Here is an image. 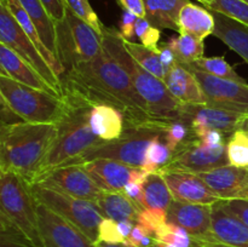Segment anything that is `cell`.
I'll return each instance as SVG.
<instances>
[{
  "label": "cell",
  "mask_w": 248,
  "mask_h": 247,
  "mask_svg": "<svg viewBox=\"0 0 248 247\" xmlns=\"http://www.w3.org/2000/svg\"><path fill=\"white\" fill-rule=\"evenodd\" d=\"M61 82L63 92L77 94L92 106L115 107L125 116L126 126L170 123L153 118L130 75L104 48L94 60L65 69Z\"/></svg>",
  "instance_id": "obj_1"
},
{
  "label": "cell",
  "mask_w": 248,
  "mask_h": 247,
  "mask_svg": "<svg viewBox=\"0 0 248 247\" xmlns=\"http://www.w3.org/2000/svg\"><path fill=\"white\" fill-rule=\"evenodd\" d=\"M63 98L65 101V111L57 123V136L31 184L52 170L78 165L90 148L103 142L94 135L90 125V113L93 106L69 92H63Z\"/></svg>",
  "instance_id": "obj_2"
},
{
  "label": "cell",
  "mask_w": 248,
  "mask_h": 247,
  "mask_svg": "<svg viewBox=\"0 0 248 247\" xmlns=\"http://www.w3.org/2000/svg\"><path fill=\"white\" fill-rule=\"evenodd\" d=\"M57 131V124L21 121L1 126L0 171L14 172L31 184Z\"/></svg>",
  "instance_id": "obj_3"
},
{
  "label": "cell",
  "mask_w": 248,
  "mask_h": 247,
  "mask_svg": "<svg viewBox=\"0 0 248 247\" xmlns=\"http://www.w3.org/2000/svg\"><path fill=\"white\" fill-rule=\"evenodd\" d=\"M102 45L104 51L127 72L136 90L144 101L153 118L160 121L183 120L184 104L174 98L165 81L154 77L140 67L124 45L120 31L110 27H103Z\"/></svg>",
  "instance_id": "obj_4"
},
{
  "label": "cell",
  "mask_w": 248,
  "mask_h": 247,
  "mask_svg": "<svg viewBox=\"0 0 248 247\" xmlns=\"http://www.w3.org/2000/svg\"><path fill=\"white\" fill-rule=\"evenodd\" d=\"M0 98L27 123L57 124L65 111L62 96L27 86L2 75H0Z\"/></svg>",
  "instance_id": "obj_5"
},
{
  "label": "cell",
  "mask_w": 248,
  "mask_h": 247,
  "mask_svg": "<svg viewBox=\"0 0 248 247\" xmlns=\"http://www.w3.org/2000/svg\"><path fill=\"white\" fill-rule=\"evenodd\" d=\"M36 206L26 179L14 172L0 171V213L6 216L34 247H44Z\"/></svg>",
  "instance_id": "obj_6"
},
{
  "label": "cell",
  "mask_w": 248,
  "mask_h": 247,
  "mask_svg": "<svg viewBox=\"0 0 248 247\" xmlns=\"http://www.w3.org/2000/svg\"><path fill=\"white\" fill-rule=\"evenodd\" d=\"M170 123L159 125L126 126L125 131L119 138L114 140H103L99 144L90 148L82 155L78 165L97 159H109L123 162L128 166L142 167L149 144L156 137L164 138L165 130Z\"/></svg>",
  "instance_id": "obj_7"
},
{
  "label": "cell",
  "mask_w": 248,
  "mask_h": 247,
  "mask_svg": "<svg viewBox=\"0 0 248 247\" xmlns=\"http://www.w3.org/2000/svg\"><path fill=\"white\" fill-rule=\"evenodd\" d=\"M31 189L36 202L44 203L62 216L68 222L79 228L92 242L97 244L98 228L104 219V216L96 203L65 195L39 184H31Z\"/></svg>",
  "instance_id": "obj_8"
},
{
  "label": "cell",
  "mask_w": 248,
  "mask_h": 247,
  "mask_svg": "<svg viewBox=\"0 0 248 247\" xmlns=\"http://www.w3.org/2000/svg\"><path fill=\"white\" fill-rule=\"evenodd\" d=\"M57 34L64 69L94 60L103 51L101 34L70 10H67L65 21L57 24Z\"/></svg>",
  "instance_id": "obj_9"
},
{
  "label": "cell",
  "mask_w": 248,
  "mask_h": 247,
  "mask_svg": "<svg viewBox=\"0 0 248 247\" xmlns=\"http://www.w3.org/2000/svg\"><path fill=\"white\" fill-rule=\"evenodd\" d=\"M0 44L9 46L17 55L24 58L58 93L63 96L61 79L22 29L4 0H0Z\"/></svg>",
  "instance_id": "obj_10"
},
{
  "label": "cell",
  "mask_w": 248,
  "mask_h": 247,
  "mask_svg": "<svg viewBox=\"0 0 248 247\" xmlns=\"http://www.w3.org/2000/svg\"><path fill=\"white\" fill-rule=\"evenodd\" d=\"M184 67L190 70L198 79L206 97V106L248 115L247 82L213 77L189 64Z\"/></svg>",
  "instance_id": "obj_11"
},
{
  "label": "cell",
  "mask_w": 248,
  "mask_h": 247,
  "mask_svg": "<svg viewBox=\"0 0 248 247\" xmlns=\"http://www.w3.org/2000/svg\"><path fill=\"white\" fill-rule=\"evenodd\" d=\"M230 165L227 144L218 148L205 147L199 138H193L172 155L169 164L156 172L183 171L189 173H203Z\"/></svg>",
  "instance_id": "obj_12"
},
{
  "label": "cell",
  "mask_w": 248,
  "mask_h": 247,
  "mask_svg": "<svg viewBox=\"0 0 248 247\" xmlns=\"http://www.w3.org/2000/svg\"><path fill=\"white\" fill-rule=\"evenodd\" d=\"M34 184L53 189L56 191L96 202L103 190L98 188L82 165H68L46 173Z\"/></svg>",
  "instance_id": "obj_13"
},
{
  "label": "cell",
  "mask_w": 248,
  "mask_h": 247,
  "mask_svg": "<svg viewBox=\"0 0 248 247\" xmlns=\"http://www.w3.org/2000/svg\"><path fill=\"white\" fill-rule=\"evenodd\" d=\"M44 247H96L79 228L44 203L36 206Z\"/></svg>",
  "instance_id": "obj_14"
},
{
  "label": "cell",
  "mask_w": 248,
  "mask_h": 247,
  "mask_svg": "<svg viewBox=\"0 0 248 247\" xmlns=\"http://www.w3.org/2000/svg\"><path fill=\"white\" fill-rule=\"evenodd\" d=\"M244 114L210 106L184 104L183 121L188 123L196 138H200L206 131L217 130L223 133H234L240 130Z\"/></svg>",
  "instance_id": "obj_15"
},
{
  "label": "cell",
  "mask_w": 248,
  "mask_h": 247,
  "mask_svg": "<svg viewBox=\"0 0 248 247\" xmlns=\"http://www.w3.org/2000/svg\"><path fill=\"white\" fill-rule=\"evenodd\" d=\"M212 206L172 201L167 211V222L184 228L199 241L212 239Z\"/></svg>",
  "instance_id": "obj_16"
},
{
  "label": "cell",
  "mask_w": 248,
  "mask_h": 247,
  "mask_svg": "<svg viewBox=\"0 0 248 247\" xmlns=\"http://www.w3.org/2000/svg\"><path fill=\"white\" fill-rule=\"evenodd\" d=\"M159 173L164 176L173 200L201 205H215L220 201L199 174L183 171H166Z\"/></svg>",
  "instance_id": "obj_17"
},
{
  "label": "cell",
  "mask_w": 248,
  "mask_h": 247,
  "mask_svg": "<svg viewBox=\"0 0 248 247\" xmlns=\"http://www.w3.org/2000/svg\"><path fill=\"white\" fill-rule=\"evenodd\" d=\"M220 200H248V169L232 165L198 173Z\"/></svg>",
  "instance_id": "obj_18"
},
{
  "label": "cell",
  "mask_w": 248,
  "mask_h": 247,
  "mask_svg": "<svg viewBox=\"0 0 248 247\" xmlns=\"http://www.w3.org/2000/svg\"><path fill=\"white\" fill-rule=\"evenodd\" d=\"M0 75L27 86L62 96L39 74L33 65L4 44H0Z\"/></svg>",
  "instance_id": "obj_19"
},
{
  "label": "cell",
  "mask_w": 248,
  "mask_h": 247,
  "mask_svg": "<svg viewBox=\"0 0 248 247\" xmlns=\"http://www.w3.org/2000/svg\"><path fill=\"white\" fill-rule=\"evenodd\" d=\"M230 247H248V227L223 206L222 200L212 206V239Z\"/></svg>",
  "instance_id": "obj_20"
},
{
  "label": "cell",
  "mask_w": 248,
  "mask_h": 247,
  "mask_svg": "<svg viewBox=\"0 0 248 247\" xmlns=\"http://www.w3.org/2000/svg\"><path fill=\"white\" fill-rule=\"evenodd\" d=\"M81 165L98 188L107 193L124 191L132 171V166L109 159L92 160Z\"/></svg>",
  "instance_id": "obj_21"
},
{
  "label": "cell",
  "mask_w": 248,
  "mask_h": 247,
  "mask_svg": "<svg viewBox=\"0 0 248 247\" xmlns=\"http://www.w3.org/2000/svg\"><path fill=\"white\" fill-rule=\"evenodd\" d=\"M165 84L172 96L183 104H206V97L195 75L179 63L170 68Z\"/></svg>",
  "instance_id": "obj_22"
},
{
  "label": "cell",
  "mask_w": 248,
  "mask_h": 247,
  "mask_svg": "<svg viewBox=\"0 0 248 247\" xmlns=\"http://www.w3.org/2000/svg\"><path fill=\"white\" fill-rule=\"evenodd\" d=\"M212 14L216 19L213 35L248 63V27L222 12L212 11Z\"/></svg>",
  "instance_id": "obj_23"
},
{
  "label": "cell",
  "mask_w": 248,
  "mask_h": 247,
  "mask_svg": "<svg viewBox=\"0 0 248 247\" xmlns=\"http://www.w3.org/2000/svg\"><path fill=\"white\" fill-rule=\"evenodd\" d=\"M90 125L99 139L114 140L124 133L126 121L124 114L115 107L97 104L90 113Z\"/></svg>",
  "instance_id": "obj_24"
},
{
  "label": "cell",
  "mask_w": 248,
  "mask_h": 247,
  "mask_svg": "<svg viewBox=\"0 0 248 247\" xmlns=\"http://www.w3.org/2000/svg\"><path fill=\"white\" fill-rule=\"evenodd\" d=\"M178 26L179 34H191L201 40H205L215 31L216 19L212 11L189 1L179 12Z\"/></svg>",
  "instance_id": "obj_25"
},
{
  "label": "cell",
  "mask_w": 248,
  "mask_h": 247,
  "mask_svg": "<svg viewBox=\"0 0 248 247\" xmlns=\"http://www.w3.org/2000/svg\"><path fill=\"white\" fill-rule=\"evenodd\" d=\"M27 14L35 24L41 40L44 41L46 47L53 53L56 58L61 61L60 43H58L57 26L48 15L41 0H18ZM62 62V61H61ZM63 64V63H62Z\"/></svg>",
  "instance_id": "obj_26"
},
{
  "label": "cell",
  "mask_w": 248,
  "mask_h": 247,
  "mask_svg": "<svg viewBox=\"0 0 248 247\" xmlns=\"http://www.w3.org/2000/svg\"><path fill=\"white\" fill-rule=\"evenodd\" d=\"M99 211L104 218L121 222V220H131L137 223L138 216H140V206L128 198L124 191H116V193H107L103 191L96 202Z\"/></svg>",
  "instance_id": "obj_27"
},
{
  "label": "cell",
  "mask_w": 248,
  "mask_h": 247,
  "mask_svg": "<svg viewBox=\"0 0 248 247\" xmlns=\"http://www.w3.org/2000/svg\"><path fill=\"white\" fill-rule=\"evenodd\" d=\"M4 1L6 2L7 7H9V10L11 11V14L14 15V17L16 18V21L18 22L19 26L22 27V29L26 31L27 35L31 38V40L33 41L34 45L36 46V48L39 50V52L43 55V57L45 58L46 62L50 64V67L52 68L53 72L56 73V75H57V77L61 79L65 72L64 65L62 64V62H61L58 58H56L55 56H53V53L51 52L47 47H46L45 44H44V41L41 40L40 34H39L35 24L33 23L31 18L29 17V15L27 14L26 10L23 9V6L21 5V2H19L18 0H4Z\"/></svg>",
  "instance_id": "obj_28"
},
{
  "label": "cell",
  "mask_w": 248,
  "mask_h": 247,
  "mask_svg": "<svg viewBox=\"0 0 248 247\" xmlns=\"http://www.w3.org/2000/svg\"><path fill=\"white\" fill-rule=\"evenodd\" d=\"M188 2L189 0H143L145 18L159 29L179 31V12Z\"/></svg>",
  "instance_id": "obj_29"
},
{
  "label": "cell",
  "mask_w": 248,
  "mask_h": 247,
  "mask_svg": "<svg viewBox=\"0 0 248 247\" xmlns=\"http://www.w3.org/2000/svg\"><path fill=\"white\" fill-rule=\"evenodd\" d=\"M172 201H173V196L164 176L159 172L150 173L143 183V194L137 201L140 208L142 210L156 208V210L169 211Z\"/></svg>",
  "instance_id": "obj_30"
},
{
  "label": "cell",
  "mask_w": 248,
  "mask_h": 247,
  "mask_svg": "<svg viewBox=\"0 0 248 247\" xmlns=\"http://www.w3.org/2000/svg\"><path fill=\"white\" fill-rule=\"evenodd\" d=\"M176 56L177 63L182 65L190 64L203 57L205 43L191 34H179V36H171L165 41Z\"/></svg>",
  "instance_id": "obj_31"
},
{
  "label": "cell",
  "mask_w": 248,
  "mask_h": 247,
  "mask_svg": "<svg viewBox=\"0 0 248 247\" xmlns=\"http://www.w3.org/2000/svg\"><path fill=\"white\" fill-rule=\"evenodd\" d=\"M124 45H125L126 50L130 52V55L135 58L136 62L140 67L144 68L147 72H149L154 77H159L160 80L165 81L169 69L162 64L159 53L156 51V47H147V46L142 45V44L126 40L125 38H124Z\"/></svg>",
  "instance_id": "obj_32"
},
{
  "label": "cell",
  "mask_w": 248,
  "mask_h": 247,
  "mask_svg": "<svg viewBox=\"0 0 248 247\" xmlns=\"http://www.w3.org/2000/svg\"><path fill=\"white\" fill-rule=\"evenodd\" d=\"M189 65L201 70L203 73L213 75L217 77H223V79L235 80V81L246 82L244 77H240L234 68L227 62L223 57H201L194 63H190Z\"/></svg>",
  "instance_id": "obj_33"
},
{
  "label": "cell",
  "mask_w": 248,
  "mask_h": 247,
  "mask_svg": "<svg viewBox=\"0 0 248 247\" xmlns=\"http://www.w3.org/2000/svg\"><path fill=\"white\" fill-rule=\"evenodd\" d=\"M155 239L174 247H201L184 228L166 222L155 232Z\"/></svg>",
  "instance_id": "obj_34"
},
{
  "label": "cell",
  "mask_w": 248,
  "mask_h": 247,
  "mask_svg": "<svg viewBox=\"0 0 248 247\" xmlns=\"http://www.w3.org/2000/svg\"><path fill=\"white\" fill-rule=\"evenodd\" d=\"M162 137H156L152 140L145 153V160L142 169L145 170L148 173H154L159 171L162 166L169 164L172 159V152L169 145L162 140Z\"/></svg>",
  "instance_id": "obj_35"
},
{
  "label": "cell",
  "mask_w": 248,
  "mask_h": 247,
  "mask_svg": "<svg viewBox=\"0 0 248 247\" xmlns=\"http://www.w3.org/2000/svg\"><path fill=\"white\" fill-rule=\"evenodd\" d=\"M230 165L248 167V135L241 130L235 131L227 143Z\"/></svg>",
  "instance_id": "obj_36"
},
{
  "label": "cell",
  "mask_w": 248,
  "mask_h": 247,
  "mask_svg": "<svg viewBox=\"0 0 248 247\" xmlns=\"http://www.w3.org/2000/svg\"><path fill=\"white\" fill-rule=\"evenodd\" d=\"M193 138H195V135L190 125L183 120L171 121L165 130L164 140L171 149L172 154Z\"/></svg>",
  "instance_id": "obj_37"
},
{
  "label": "cell",
  "mask_w": 248,
  "mask_h": 247,
  "mask_svg": "<svg viewBox=\"0 0 248 247\" xmlns=\"http://www.w3.org/2000/svg\"><path fill=\"white\" fill-rule=\"evenodd\" d=\"M0 232L1 247H34L28 237L2 213H0Z\"/></svg>",
  "instance_id": "obj_38"
},
{
  "label": "cell",
  "mask_w": 248,
  "mask_h": 247,
  "mask_svg": "<svg viewBox=\"0 0 248 247\" xmlns=\"http://www.w3.org/2000/svg\"><path fill=\"white\" fill-rule=\"evenodd\" d=\"M207 9L222 12L248 27V4L244 0H215Z\"/></svg>",
  "instance_id": "obj_39"
},
{
  "label": "cell",
  "mask_w": 248,
  "mask_h": 247,
  "mask_svg": "<svg viewBox=\"0 0 248 247\" xmlns=\"http://www.w3.org/2000/svg\"><path fill=\"white\" fill-rule=\"evenodd\" d=\"M64 2L67 5L68 10H70L73 14H75L78 17L87 22L97 33L102 35L104 26L101 19H99V17L97 16L96 12H94V10L92 9L89 0H64Z\"/></svg>",
  "instance_id": "obj_40"
},
{
  "label": "cell",
  "mask_w": 248,
  "mask_h": 247,
  "mask_svg": "<svg viewBox=\"0 0 248 247\" xmlns=\"http://www.w3.org/2000/svg\"><path fill=\"white\" fill-rule=\"evenodd\" d=\"M167 222V211L156 208H144L138 216L137 224H140L150 236L155 237V232Z\"/></svg>",
  "instance_id": "obj_41"
},
{
  "label": "cell",
  "mask_w": 248,
  "mask_h": 247,
  "mask_svg": "<svg viewBox=\"0 0 248 247\" xmlns=\"http://www.w3.org/2000/svg\"><path fill=\"white\" fill-rule=\"evenodd\" d=\"M135 33L136 36L142 43V45L150 48H155L159 46L161 31H160L159 28L153 26L147 18H140V17H138L137 22H136Z\"/></svg>",
  "instance_id": "obj_42"
},
{
  "label": "cell",
  "mask_w": 248,
  "mask_h": 247,
  "mask_svg": "<svg viewBox=\"0 0 248 247\" xmlns=\"http://www.w3.org/2000/svg\"><path fill=\"white\" fill-rule=\"evenodd\" d=\"M98 241L107 242V244H121L125 242L126 239L121 235L116 220L104 218L98 228Z\"/></svg>",
  "instance_id": "obj_43"
},
{
  "label": "cell",
  "mask_w": 248,
  "mask_h": 247,
  "mask_svg": "<svg viewBox=\"0 0 248 247\" xmlns=\"http://www.w3.org/2000/svg\"><path fill=\"white\" fill-rule=\"evenodd\" d=\"M45 9L47 10L48 15L53 22L57 24L63 23L67 18V5H65L64 0H41Z\"/></svg>",
  "instance_id": "obj_44"
},
{
  "label": "cell",
  "mask_w": 248,
  "mask_h": 247,
  "mask_svg": "<svg viewBox=\"0 0 248 247\" xmlns=\"http://www.w3.org/2000/svg\"><path fill=\"white\" fill-rule=\"evenodd\" d=\"M138 16H136L133 12L128 11V10H124L123 15H121L120 19V34L126 39L130 40L136 35L135 28H136V22H137Z\"/></svg>",
  "instance_id": "obj_45"
},
{
  "label": "cell",
  "mask_w": 248,
  "mask_h": 247,
  "mask_svg": "<svg viewBox=\"0 0 248 247\" xmlns=\"http://www.w3.org/2000/svg\"><path fill=\"white\" fill-rule=\"evenodd\" d=\"M222 203L248 227V200H222Z\"/></svg>",
  "instance_id": "obj_46"
},
{
  "label": "cell",
  "mask_w": 248,
  "mask_h": 247,
  "mask_svg": "<svg viewBox=\"0 0 248 247\" xmlns=\"http://www.w3.org/2000/svg\"><path fill=\"white\" fill-rule=\"evenodd\" d=\"M199 139H200V142L202 143L205 147H208V148H218L227 144L224 138V133L217 130L206 131V132L203 133Z\"/></svg>",
  "instance_id": "obj_47"
},
{
  "label": "cell",
  "mask_w": 248,
  "mask_h": 247,
  "mask_svg": "<svg viewBox=\"0 0 248 247\" xmlns=\"http://www.w3.org/2000/svg\"><path fill=\"white\" fill-rule=\"evenodd\" d=\"M156 51H157V53H159L160 60H161L162 64H164L169 70H170V68H172L177 63L176 56H174L173 51H172L171 48L167 46L166 43L160 44V45L156 47Z\"/></svg>",
  "instance_id": "obj_48"
},
{
  "label": "cell",
  "mask_w": 248,
  "mask_h": 247,
  "mask_svg": "<svg viewBox=\"0 0 248 247\" xmlns=\"http://www.w3.org/2000/svg\"><path fill=\"white\" fill-rule=\"evenodd\" d=\"M118 2L123 7V10H128V11L133 12L136 16L145 18V9L143 0H118Z\"/></svg>",
  "instance_id": "obj_49"
},
{
  "label": "cell",
  "mask_w": 248,
  "mask_h": 247,
  "mask_svg": "<svg viewBox=\"0 0 248 247\" xmlns=\"http://www.w3.org/2000/svg\"><path fill=\"white\" fill-rule=\"evenodd\" d=\"M148 232L142 227L140 224H136L135 228H133L132 232L130 234V236L126 239V244L131 245V246L135 247H140V242H142L143 237L148 236ZM150 236V235H149Z\"/></svg>",
  "instance_id": "obj_50"
},
{
  "label": "cell",
  "mask_w": 248,
  "mask_h": 247,
  "mask_svg": "<svg viewBox=\"0 0 248 247\" xmlns=\"http://www.w3.org/2000/svg\"><path fill=\"white\" fill-rule=\"evenodd\" d=\"M124 193H125L128 198H131L132 200H135L136 202H137L138 199H140L143 194V185L128 182L125 185V188H124Z\"/></svg>",
  "instance_id": "obj_51"
},
{
  "label": "cell",
  "mask_w": 248,
  "mask_h": 247,
  "mask_svg": "<svg viewBox=\"0 0 248 247\" xmlns=\"http://www.w3.org/2000/svg\"><path fill=\"white\" fill-rule=\"evenodd\" d=\"M150 173H148L145 170H143L142 167H132V171L130 174V181L131 183H137L143 185V183L145 182V179L148 178Z\"/></svg>",
  "instance_id": "obj_52"
},
{
  "label": "cell",
  "mask_w": 248,
  "mask_h": 247,
  "mask_svg": "<svg viewBox=\"0 0 248 247\" xmlns=\"http://www.w3.org/2000/svg\"><path fill=\"white\" fill-rule=\"evenodd\" d=\"M118 225L121 235H123L125 239H127V237L130 236L131 232H132L136 224L133 222H131V220H121V222H118Z\"/></svg>",
  "instance_id": "obj_53"
},
{
  "label": "cell",
  "mask_w": 248,
  "mask_h": 247,
  "mask_svg": "<svg viewBox=\"0 0 248 247\" xmlns=\"http://www.w3.org/2000/svg\"><path fill=\"white\" fill-rule=\"evenodd\" d=\"M96 247H135L131 245L126 244V242H121V244H107V242L98 241L96 244Z\"/></svg>",
  "instance_id": "obj_54"
},
{
  "label": "cell",
  "mask_w": 248,
  "mask_h": 247,
  "mask_svg": "<svg viewBox=\"0 0 248 247\" xmlns=\"http://www.w3.org/2000/svg\"><path fill=\"white\" fill-rule=\"evenodd\" d=\"M240 130L244 131V132H248V115L245 116V119L242 120L241 126H240Z\"/></svg>",
  "instance_id": "obj_55"
},
{
  "label": "cell",
  "mask_w": 248,
  "mask_h": 247,
  "mask_svg": "<svg viewBox=\"0 0 248 247\" xmlns=\"http://www.w3.org/2000/svg\"><path fill=\"white\" fill-rule=\"evenodd\" d=\"M199 2H201V4H203V6L206 7V9H207L208 6H210L211 4H212L213 1H215V0H198Z\"/></svg>",
  "instance_id": "obj_56"
},
{
  "label": "cell",
  "mask_w": 248,
  "mask_h": 247,
  "mask_svg": "<svg viewBox=\"0 0 248 247\" xmlns=\"http://www.w3.org/2000/svg\"><path fill=\"white\" fill-rule=\"evenodd\" d=\"M244 1H245V2H247V4H248V0H244Z\"/></svg>",
  "instance_id": "obj_57"
},
{
  "label": "cell",
  "mask_w": 248,
  "mask_h": 247,
  "mask_svg": "<svg viewBox=\"0 0 248 247\" xmlns=\"http://www.w3.org/2000/svg\"><path fill=\"white\" fill-rule=\"evenodd\" d=\"M246 133H247V135H248V132H246Z\"/></svg>",
  "instance_id": "obj_58"
},
{
  "label": "cell",
  "mask_w": 248,
  "mask_h": 247,
  "mask_svg": "<svg viewBox=\"0 0 248 247\" xmlns=\"http://www.w3.org/2000/svg\"><path fill=\"white\" fill-rule=\"evenodd\" d=\"M247 169H248V167H247Z\"/></svg>",
  "instance_id": "obj_59"
}]
</instances>
